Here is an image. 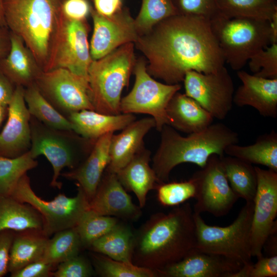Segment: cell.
Wrapping results in <instances>:
<instances>
[{
	"label": "cell",
	"mask_w": 277,
	"mask_h": 277,
	"mask_svg": "<svg viewBox=\"0 0 277 277\" xmlns=\"http://www.w3.org/2000/svg\"><path fill=\"white\" fill-rule=\"evenodd\" d=\"M93 9L98 14L110 16L120 11L123 8V0H91Z\"/></svg>",
	"instance_id": "47"
},
{
	"label": "cell",
	"mask_w": 277,
	"mask_h": 277,
	"mask_svg": "<svg viewBox=\"0 0 277 277\" xmlns=\"http://www.w3.org/2000/svg\"><path fill=\"white\" fill-rule=\"evenodd\" d=\"M210 25L225 62L234 70H240L253 55L275 43L270 21L220 15L210 20Z\"/></svg>",
	"instance_id": "6"
},
{
	"label": "cell",
	"mask_w": 277,
	"mask_h": 277,
	"mask_svg": "<svg viewBox=\"0 0 277 277\" xmlns=\"http://www.w3.org/2000/svg\"><path fill=\"white\" fill-rule=\"evenodd\" d=\"M10 196L31 205L40 213L44 221L43 232L48 237L61 230L75 227L83 213L89 209L88 200L78 187L74 197L61 193L53 200H43L33 190L27 173L19 180Z\"/></svg>",
	"instance_id": "9"
},
{
	"label": "cell",
	"mask_w": 277,
	"mask_h": 277,
	"mask_svg": "<svg viewBox=\"0 0 277 277\" xmlns=\"http://www.w3.org/2000/svg\"><path fill=\"white\" fill-rule=\"evenodd\" d=\"M185 94L195 100L214 118H226L231 111L234 93L233 80L223 66L215 72H186L183 80Z\"/></svg>",
	"instance_id": "14"
},
{
	"label": "cell",
	"mask_w": 277,
	"mask_h": 277,
	"mask_svg": "<svg viewBox=\"0 0 277 277\" xmlns=\"http://www.w3.org/2000/svg\"><path fill=\"white\" fill-rule=\"evenodd\" d=\"M15 233L11 230L0 231V277L8 272L10 251Z\"/></svg>",
	"instance_id": "46"
},
{
	"label": "cell",
	"mask_w": 277,
	"mask_h": 277,
	"mask_svg": "<svg viewBox=\"0 0 277 277\" xmlns=\"http://www.w3.org/2000/svg\"><path fill=\"white\" fill-rule=\"evenodd\" d=\"M157 197L164 206H177L190 198L194 197L195 183L190 178L180 182L164 183L157 185Z\"/></svg>",
	"instance_id": "39"
},
{
	"label": "cell",
	"mask_w": 277,
	"mask_h": 277,
	"mask_svg": "<svg viewBox=\"0 0 277 277\" xmlns=\"http://www.w3.org/2000/svg\"><path fill=\"white\" fill-rule=\"evenodd\" d=\"M11 47L0 62V71L15 86L28 87L43 71L33 53L19 36L10 31Z\"/></svg>",
	"instance_id": "24"
},
{
	"label": "cell",
	"mask_w": 277,
	"mask_h": 277,
	"mask_svg": "<svg viewBox=\"0 0 277 277\" xmlns=\"http://www.w3.org/2000/svg\"><path fill=\"white\" fill-rule=\"evenodd\" d=\"M0 26H7L4 14L3 0H0Z\"/></svg>",
	"instance_id": "52"
},
{
	"label": "cell",
	"mask_w": 277,
	"mask_h": 277,
	"mask_svg": "<svg viewBox=\"0 0 277 277\" xmlns=\"http://www.w3.org/2000/svg\"><path fill=\"white\" fill-rule=\"evenodd\" d=\"M195 246L193 211L187 202L167 213L152 214L134 233L132 262L156 274L182 260Z\"/></svg>",
	"instance_id": "2"
},
{
	"label": "cell",
	"mask_w": 277,
	"mask_h": 277,
	"mask_svg": "<svg viewBox=\"0 0 277 277\" xmlns=\"http://www.w3.org/2000/svg\"><path fill=\"white\" fill-rule=\"evenodd\" d=\"M54 265L43 259L31 263L11 273V277H48L52 276Z\"/></svg>",
	"instance_id": "45"
},
{
	"label": "cell",
	"mask_w": 277,
	"mask_h": 277,
	"mask_svg": "<svg viewBox=\"0 0 277 277\" xmlns=\"http://www.w3.org/2000/svg\"><path fill=\"white\" fill-rule=\"evenodd\" d=\"M242 82L234 93L233 103L238 107H253L264 117L277 116V78H266L239 70Z\"/></svg>",
	"instance_id": "20"
},
{
	"label": "cell",
	"mask_w": 277,
	"mask_h": 277,
	"mask_svg": "<svg viewBox=\"0 0 277 277\" xmlns=\"http://www.w3.org/2000/svg\"><path fill=\"white\" fill-rule=\"evenodd\" d=\"M150 155L151 152L144 146L116 173L124 188L135 194L141 208L145 206L149 191L155 189L160 184L154 170L149 165Z\"/></svg>",
	"instance_id": "23"
},
{
	"label": "cell",
	"mask_w": 277,
	"mask_h": 277,
	"mask_svg": "<svg viewBox=\"0 0 277 277\" xmlns=\"http://www.w3.org/2000/svg\"><path fill=\"white\" fill-rule=\"evenodd\" d=\"M11 246L8 271L10 273L43 258L49 237L39 231L17 232Z\"/></svg>",
	"instance_id": "28"
},
{
	"label": "cell",
	"mask_w": 277,
	"mask_h": 277,
	"mask_svg": "<svg viewBox=\"0 0 277 277\" xmlns=\"http://www.w3.org/2000/svg\"><path fill=\"white\" fill-rule=\"evenodd\" d=\"M96 273L102 277H156L152 270L132 263L117 261L97 253L92 255Z\"/></svg>",
	"instance_id": "38"
},
{
	"label": "cell",
	"mask_w": 277,
	"mask_h": 277,
	"mask_svg": "<svg viewBox=\"0 0 277 277\" xmlns=\"http://www.w3.org/2000/svg\"><path fill=\"white\" fill-rule=\"evenodd\" d=\"M37 165L29 151L16 157H0V196H10L22 177Z\"/></svg>",
	"instance_id": "35"
},
{
	"label": "cell",
	"mask_w": 277,
	"mask_h": 277,
	"mask_svg": "<svg viewBox=\"0 0 277 277\" xmlns=\"http://www.w3.org/2000/svg\"><path fill=\"white\" fill-rule=\"evenodd\" d=\"M257 187L250 232L252 257L263 255L264 244L277 223V172L255 166Z\"/></svg>",
	"instance_id": "15"
},
{
	"label": "cell",
	"mask_w": 277,
	"mask_h": 277,
	"mask_svg": "<svg viewBox=\"0 0 277 277\" xmlns=\"http://www.w3.org/2000/svg\"><path fill=\"white\" fill-rule=\"evenodd\" d=\"M64 0H3L6 26L19 36L43 71L50 56Z\"/></svg>",
	"instance_id": "4"
},
{
	"label": "cell",
	"mask_w": 277,
	"mask_h": 277,
	"mask_svg": "<svg viewBox=\"0 0 277 277\" xmlns=\"http://www.w3.org/2000/svg\"><path fill=\"white\" fill-rule=\"evenodd\" d=\"M82 247L75 227L62 230L49 239L42 259L55 266L78 255Z\"/></svg>",
	"instance_id": "34"
},
{
	"label": "cell",
	"mask_w": 277,
	"mask_h": 277,
	"mask_svg": "<svg viewBox=\"0 0 277 277\" xmlns=\"http://www.w3.org/2000/svg\"><path fill=\"white\" fill-rule=\"evenodd\" d=\"M34 84L44 97L68 118L72 113L94 110L88 79L63 68L42 71Z\"/></svg>",
	"instance_id": "12"
},
{
	"label": "cell",
	"mask_w": 277,
	"mask_h": 277,
	"mask_svg": "<svg viewBox=\"0 0 277 277\" xmlns=\"http://www.w3.org/2000/svg\"><path fill=\"white\" fill-rule=\"evenodd\" d=\"M220 159L224 173L234 192L246 202L253 201L257 187L255 167L229 155H223Z\"/></svg>",
	"instance_id": "30"
},
{
	"label": "cell",
	"mask_w": 277,
	"mask_h": 277,
	"mask_svg": "<svg viewBox=\"0 0 277 277\" xmlns=\"http://www.w3.org/2000/svg\"><path fill=\"white\" fill-rule=\"evenodd\" d=\"M90 15L93 23L90 44L92 60L100 59L124 44H134L139 36L134 19L127 7L110 16L98 14L92 7Z\"/></svg>",
	"instance_id": "16"
},
{
	"label": "cell",
	"mask_w": 277,
	"mask_h": 277,
	"mask_svg": "<svg viewBox=\"0 0 277 277\" xmlns=\"http://www.w3.org/2000/svg\"><path fill=\"white\" fill-rule=\"evenodd\" d=\"M113 133H108L97 139L88 155L80 164L61 174L67 179L76 181L89 203L94 195L109 164V145Z\"/></svg>",
	"instance_id": "21"
},
{
	"label": "cell",
	"mask_w": 277,
	"mask_h": 277,
	"mask_svg": "<svg viewBox=\"0 0 277 277\" xmlns=\"http://www.w3.org/2000/svg\"><path fill=\"white\" fill-rule=\"evenodd\" d=\"M268 256L277 255V223L273 226L270 234L266 240L263 249Z\"/></svg>",
	"instance_id": "50"
},
{
	"label": "cell",
	"mask_w": 277,
	"mask_h": 277,
	"mask_svg": "<svg viewBox=\"0 0 277 277\" xmlns=\"http://www.w3.org/2000/svg\"><path fill=\"white\" fill-rule=\"evenodd\" d=\"M24 88L15 86L8 106L7 120L0 133V157L14 158L30 150L31 115L24 99Z\"/></svg>",
	"instance_id": "17"
},
{
	"label": "cell",
	"mask_w": 277,
	"mask_h": 277,
	"mask_svg": "<svg viewBox=\"0 0 277 277\" xmlns=\"http://www.w3.org/2000/svg\"><path fill=\"white\" fill-rule=\"evenodd\" d=\"M220 15L271 21L277 14L276 0H216Z\"/></svg>",
	"instance_id": "33"
},
{
	"label": "cell",
	"mask_w": 277,
	"mask_h": 277,
	"mask_svg": "<svg viewBox=\"0 0 277 277\" xmlns=\"http://www.w3.org/2000/svg\"><path fill=\"white\" fill-rule=\"evenodd\" d=\"M253 74L266 78H277V43H273L253 55L248 61Z\"/></svg>",
	"instance_id": "40"
},
{
	"label": "cell",
	"mask_w": 277,
	"mask_h": 277,
	"mask_svg": "<svg viewBox=\"0 0 277 277\" xmlns=\"http://www.w3.org/2000/svg\"><path fill=\"white\" fill-rule=\"evenodd\" d=\"M11 47L10 31L0 26V62L8 55Z\"/></svg>",
	"instance_id": "49"
},
{
	"label": "cell",
	"mask_w": 277,
	"mask_h": 277,
	"mask_svg": "<svg viewBox=\"0 0 277 277\" xmlns=\"http://www.w3.org/2000/svg\"><path fill=\"white\" fill-rule=\"evenodd\" d=\"M24 95L32 116L50 127L73 130V125L68 118L60 113L44 97L34 83L24 88Z\"/></svg>",
	"instance_id": "32"
},
{
	"label": "cell",
	"mask_w": 277,
	"mask_h": 277,
	"mask_svg": "<svg viewBox=\"0 0 277 277\" xmlns=\"http://www.w3.org/2000/svg\"><path fill=\"white\" fill-rule=\"evenodd\" d=\"M253 211V201L246 202L235 220L225 227L208 225L200 214L193 212L195 248L242 265L251 262L250 232Z\"/></svg>",
	"instance_id": "8"
},
{
	"label": "cell",
	"mask_w": 277,
	"mask_h": 277,
	"mask_svg": "<svg viewBox=\"0 0 277 277\" xmlns=\"http://www.w3.org/2000/svg\"><path fill=\"white\" fill-rule=\"evenodd\" d=\"M43 217L33 207L11 196H0V231L43 232Z\"/></svg>",
	"instance_id": "27"
},
{
	"label": "cell",
	"mask_w": 277,
	"mask_h": 277,
	"mask_svg": "<svg viewBox=\"0 0 277 277\" xmlns=\"http://www.w3.org/2000/svg\"><path fill=\"white\" fill-rule=\"evenodd\" d=\"M195 185L193 212H208L216 217L227 214L239 199L224 173L221 159L211 155L206 165L191 177Z\"/></svg>",
	"instance_id": "13"
},
{
	"label": "cell",
	"mask_w": 277,
	"mask_h": 277,
	"mask_svg": "<svg viewBox=\"0 0 277 277\" xmlns=\"http://www.w3.org/2000/svg\"><path fill=\"white\" fill-rule=\"evenodd\" d=\"M30 123L29 152L34 159L41 155L47 159L53 170L50 185L61 189L62 184L58 179L63 169L76 167L88 155L96 140L85 138L73 130L50 127L31 115Z\"/></svg>",
	"instance_id": "7"
},
{
	"label": "cell",
	"mask_w": 277,
	"mask_h": 277,
	"mask_svg": "<svg viewBox=\"0 0 277 277\" xmlns=\"http://www.w3.org/2000/svg\"><path fill=\"white\" fill-rule=\"evenodd\" d=\"M242 264L195 248L182 260L156 272V277H231Z\"/></svg>",
	"instance_id": "18"
},
{
	"label": "cell",
	"mask_w": 277,
	"mask_h": 277,
	"mask_svg": "<svg viewBox=\"0 0 277 277\" xmlns=\"http://www.w3.org/2000/svg\"><path fill=\"white\" fill-rule=\"evenodd\" d=\"M118 222L116 217L101 215L90 209L86 210L75 226L83 247L89 248L94 241L108 232Z\"/></svg>",
	"instance_id": "36"
},
{
	"label": "cell",
	"mask_w": 277,
	"mask_h": 277,
	"mask_svg": "<svg viewBox=\"0 0 277 277\" xmlns=\"http://www.w3.org/2000/svg\"><path fill=\"white\" fill-rule=\"evenodd\" d=\"M134 44H124L103 57L93 60L88 70L90 96L94 111L118 114L121 94L128 85L136 61Z\"/></svg>",
	"instance_id": "5"
},
{
	"label": "cell",
	"mask_w": 277,
	"mask_h": 277,
	"mask_svg": "<svg viewBox=\"0 0 277 277\" xmlns=\"http://www.w3.org/2000/svg\"><path fill=\"white\" fill-rule=\"evenodd\" d=\"M93 274L90 263L79 254L58 264L54 277H89Z\"/></svg>",
	"instance_id": "43"
},
{
	"label": "cell",
	"mask_w": 277,
	"mask_h": 277,
	"mask_svg": "<svg viewBox=\"0 0 277 277\" xmlns=\"http://www.w3.org/2000/svg\"><path fill=\"white\" fill-rule=\"evenodd\" d=\"M177 14L171 0H142L140 10L134 19L139 36L149 32L164 19Z\"/></svg>",
	"instance_id": "37"
},
{
	"label": "cell",
	"mask_w": 277,
	"mask_h": 277,
	"mask_svg": "<svg viewBox=\"0 0 277 277\" xmlns=\"http://www.w3.org/2000/svg\"><path fill=\"white\" fill-rule=\"evenodd\" d=\"M253 264L252 262L243 265L231 277H276L277 276V255H263L257 259Z\"/></svg>",
	"instance_id": "42"
},
{
	"label": "cell",
	"mask_w": 277,
	"mask_h": 277,
	"mask_svg": "<svg viewBox=\"0 0 277 277\" xmlns=\"http://www.w3.org/2000/svg\"><path fill=\"white\" fill-rule=\"evenodd\" d=\"M89 208L99 214L124 220H137L142 213V208L133 203L116 173L106 171Z\"/></svg>",
	"instance_id": "19"
},
{
	"label": "cell",
	"mask_w": 277,
	"mask_h": 277,
	"mask_svg": "<svg viewBox=\"0 0 277 277\" xmlns=\"http://www.w3.org/2000/svg\"><path fill=\"white\" fill-rule=\"evenodd\" d=\"M134 44L148 60V73L167 84L183 82L189 71L215 72L225 63L210 21L201 16L168 17Z\"/></svg>",
	"instance_id": "1"
},
{
	"label": "cell",
	"mask_w": 277,
	"mask_h": 277,
	"mask_svg": "<svg viewBox=\"0 0 277 277\" xmlns=\"http://www.w3.org/2000/svg\"><path fill=\"white\" fill-rule=\"evenodd\" d=\"M89 30L86 20L69 19L62 13L43 71L63 68L88 79V70L93 61L88 41Z\"/></svg>",
	"instance_id": "11"
},
{
	"label": "cell",
	"mask_w": 277,
	"mask_h": 277,
	"mask_svg": "<svg viewBox=\"0 0 277 277\" xmlns=\"http://www.w3.org/2000/svg\"><path fill=\"white\" fill-rule=\"evenodd\" d=\"M15 86L0 71V105L8 107L15 91Z\"/></svg>",
	"instance_id": "48"
},
{
	"label": "cell",
	"mask_w": 277,
	"mask_h": 277,
	"mask_svg": "<svg viewBox=\"0 0 277 277\" xmlns=\"http://www.w3.org/2000/svg\"><path fill=\"white\" fill-rule=\"evenodd\" d=\"M134 233L129 226L118 223L112 229L94 241L89 249L117 261L132 263Z\"/></svg>",
	"instance_id": "31"
},
{
	"label": "cell",
	"mask_w": 277,
	"mask_h": 277,
	"mask_svg": "<svg viewBox=\"0 0 277 277\" xmlns=\"http://www.w3.org/2000/svg\"><path fill=\"white\" fill-rule=\"evenodd\" d=\"M92 7L88 0H64L62 6L63 14L75 21H86Z\"/></svg>",
	"instance_id": "44"
},
{
	"label": "cell",
	"mask_w": 277,
	"mask_h": 277,
	"mask_svg": "<svg viewBox=\"0 0 277 277\" xmlns=\"http://www.w3.org/2000/svg\"><path fill=\"white\" fill-rule=\"evenodd\" d=\"M8 107L0 105V126L7 115Z\"/></svg>",
	"instance_id": "51"
},
{
	"label": "cell",
	"mask_w": 277,
	"mask_h": 277,
	"mask_svg": "<svg viewBox=\"0 0 277 277\" xmlns=\"http://www.w3.org/2000/svg\"><path fill=\"white\" fill-rule=\"evenodd\" d=\"M169 125L176 130L190 134L203 130L214 118L199 104L185 93L176 92L166 108Z\"/></svg>",
	"instance_id": "25"
},
{
	"label": "cell",
	"mask_w": 277,
	"mask_h": 277,
	"mask_svg": "<svg viewBox=\"0 0 277 277\" xmlns=\"http://www.w3.org/2000/svg\"><path fill=\"white\" fill-rule=\"evenodd\" d=\"M160 132L161 142L152 167L160 184L169 181L170 174L176 166L189 163L203 168L211 155L221 157L228 146L239 141V134L221 123L212 124L186 136L169 125H164Z\"/></svg>",
	"instance_id": "3"
},
{
	"label": "cell",
	"mask_w": 277,
	"mask_h": 277,
	"mask_svg": "<svg viewBox=\"0 0 277 277\" xmlns=\"http://www.w3.org/2000/svg\"><path fill=\"white\" fill-rule=\"evenodd\" d=\"M68 118L75 132L94 141L108 133L123 130L136 120L133 114H106L88 109L72 113Z\"/></svg>",
	"instance_id": "26"
},
{
	"label": "cell",
	"mask_w": 277,
	"mask_h": 277,
	"mask_svg": "<svg viewBox=\"0 0 277 277\" xmlns=\"http://www.w3.org/2000/svg\"><path fill=\"white\" fill-rule=\"evenodd\" d=\"M177 14L211 20L220 16L216 0H171Z\"/></svg>",
	"instance_id": "41"
},
{
	"label": "cell",
	"mask_w": 277,
	"mask_h": 277,
	"mask_svg": "<svg viewBox=\"0 0 277 277\" xmlns=\"http://www.w3.org/2000/svg\"><path fill=\"white\" fill-rule=\"evenodd\" d=\"M144 58L136 60L133 71L135 82L131 91L121 98L122 113L149 114L154 120L155 128L161 131L169 125L167 106L174 94L181 89L180 84L170 85L155 80L147 72Z\"/></svg>",
	"instance_id": "10"
},
{
	"label": "cell",
	"mask_w": 277,
	"mask_h": 277,
	"mask_svg": "<svg viewBox=\"0 0 277 277\" xmlns=\"http://www.w3.org/2000/svg\"><path fill=\"white\" fill-rule=\"evenodd\" d=\"M224 153L277 172V133L273 130L260 135L254 144L249 145H230L225 148Z\"/></svg>",
	"instance_id": "29"
},
{
	"label": "cell",
	"mask_w": 277,
	"mask_h": 277,
	"mask_svg": "<svg viewBox=\"0 0 277 277\" xmlns=\"http://www.w3.org/2000/svg\"><path fill=\"white\" fill-rule=\"evenodd\" d=\"M155 122L152 117L135 120L117 134H113L109 145V162L106 171L116 173L143 147L144 138Z\"/></svg>",
	"instance_id": "22"
}]
</instances>
